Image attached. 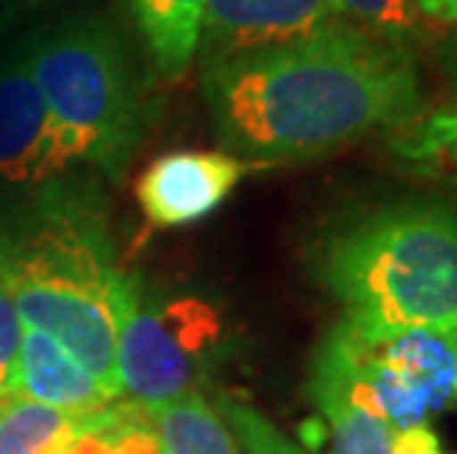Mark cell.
Segmentation results:
<instances>
[{"mask_svg":"<svg viewBox=\"0 0 457 454\" xmlns=\"http://www.w3.org/2000/svg\"><path fill=\"white\" fill-rule=\"evenodd\" d=\"M30 74L77 162L119 180L142 136L139 74L106 18H74L24 47Z\"/></svg>","mask_w":457,"mask_h":454,"instance_id":"obj_4","label":"cell"},{"mask_svg":"<svg viewBox=\"0 0 457 454\" xmlns=\"http://www.w3.org/2000/svg\"><path fill=\"white\" fill-rule=\"evenodd\" d=\"M393 454H443V446L431 425H411L393 431Z\"/></svg>","mask_w":457,"mask_h":454,"instance_id":"obj_20","label":"cell"},{"mask_svg":"<svg viewBox=\"0 0 457 454\" xmlns=\"http://www.w3.org/2000/svg\"><path fill=\"white\" fill-rule=\"evenodd\" d=\"M0 272L27 327L51 334L115 401V340L139 280L115 263L106 216L89 192L45 186L21 219H0Z\"/></svg>","mask_w":457,"mask_h":454,"instance_id":"obj_2","label":"cell"},{"mask_svg":"<svg viewBox=\"0 0 457 454\" xmlns=\"http://www.w3.org/2000/svg\"><path fill=\"white\" fill-rule=\"evenodd\" d=\"M339 21L330 0H207L198 54L210 65L298 42Z\"/></svg>","mask_w":457,"mask_h":454,"instance_id":"obj_9","label":"cell"},{"mask_svg":"<svg viewBox=\"0 0 457 454\" xmlns=\"http://www.w3.org/2000/svg\"><path fill=\"white\" fill-rule=\"evenodd\" d=\"M54 454H160L151 413L136 401H115L86 417L74 437Z\"/></svg>","mask_w":457,"mask_h":454,"instance_id":"obj_14","label":"cell"},{"mask_svg":"<svg viewBox=\"0 0 457 454\" xmlns=\"http://www.w3.org/2000/svg\"><path fill=\"white\" fill-rule=\"evenodd\" d=\"M221 343V316L195 295L133 304L115 340V372L121 395L145 410L195 390L204 366Z\"/></svg>","mask_w":457,"mask_h":454,"instance_id":"obj_6","label":"cell"},{"mask_svg":"<svg viewBox=\"0 0 457 454\" xmlns=\"http://www.w3.org/2000/svg\"><path fill=\"white\" fill-rule=\"evenodd\" d=\"M148 413L160 454H245L219 408L198 390Z\"/></svg>","mask_w":457,"mask_h":454,"instance_id":"obj_12","label":"cell"},{"mask_svg":"<svg viewBox=\"0 0 457 454\" xmlns=\"http://www.w3.org/2000/svg\"><path fill=\"white\" fill-rule=\"evenodd\" d=\"M6 395L47 404L80 419L95 417L115 401L71 351L36 327H27L21 334Z\"/></svg>","mask_w":457,"mask_h":454,"instance_id":"obj_10","label":"cell"},{"mask_svg":"<svg viewBox=\"0 0 457 454\" xmlns=\"http://www.w3.org/2000/svg\"><path fill=\"white\" fill-rule=\"evenodd\" d=\"M201 89L219 144L248 166L328 157L425 110L413 51L348 21L204 65Z\"/></svg>","mask_w":457,"mask_h":454,"instance_id":"obj_1","label":"cell"},{"mask_svg":"<svg viewBox=\"0 0 457 454\" xmlns=\"http://www.w3.org/2000/svg\"><path fill=\"white\" fill-rule=\"evenodd\" d=\"M319 413L328 425V454H393V428L384 419L348 404Z\"/></svg>","mask_w":457,"mask_h":454,"instance_id":"obj_17","label":"cell"},{"mask_svg":"<svg viewBox=\"0 0 457 454\" xmlns=\"http://www.w3.org/2000/svg\"><path fill=\"white\" fill-rule=\"evenodd\" d=\"M248 169L228 151H171L148 162L136 201L154 227H187L225 204Z\"/></svg>","mask_w":457,"mask_h":454,"instance_id":"obj_8","label":"cell"},{"mask_svg":"<svg viewBox=\"0 0 457 454\" xmlns=\"http://www.w3.org/2000/svg\"><path fill=\"white\" fill-rule=\"evenodd\" d=\"M428 27H457V0H413Z\"/></svg>","mask_w":457,"mask_h":454,"instance_id":"obj_21","label":"cell"},{"mask_svg":"<svg viewBox=\"0 0 457 454\" xmlns=\"http://www.w3.org/2000/svg\"><path fill=\"white\" fill-rule=\"evenodd\" d=\"M343 21L372 33L384 42L413 51V42L428 38V21L413 0H330Z\"/></svg>","mask_w":457,"mask_h":454,"instance_id":"obj_16","label":"cell"},{"mask_svg":"<svg viewBox=\"0 0 457 454\" xmlns=\"http://www.w3.org/2000/svg\"><path fill=\"white\" fill-rule=\"evenodd\" d=\"M18 343H21V318H18L15 301L9 295V286L0 272V399L6 395L9 375H12Z\"/></svg>","mask_w":457,"mask_h":454,"instance_id":"obj_19","label":"cell"},{"mask_svg":"<svg viewBox=\"0 0 457 454\" xmlns=\"http://www.w3.org/2000/svg\"><path fill=\"white\" fill-rule=\"evenodd\" d=\"M307 392L319 410L348 404L393 431L431 425L457 408V327L366 331L343 318L310 360Z\"/></svg>","mask_w":457,"mask_h":454,"instance_id":"obj_5","label":"cell"},{"mask_svg":"<svg viewBox=\"0 0 457 454\" xmlns=\"http://www.w3.org/2000/svg\"><path fill=\"white\" fill-rule=\"evenodd\" d=\"M316 277L366 331L457 327V204L407 198L337 227Z\"/></svg>","mask_w":457,"mask_h":454,"instance_id":"obj_3","label":"cell"},{"mask_svg":"<svg viewBox=\"0 0 457 454\" xmlns=\"http://www.w3.org/2000/svg\"><path fill=\"white\" fill-rule=\"evenodd\" d=\"M80 422V417L47 404L4 395L0 399V454H54L74 437Z\"/></svg>","mask_w":457,"mask_h":454,"instance_id":"obj_15","label":"cell"},{"mask_svg":"<svg viewBox=\"0 0 457 454\" xmlns=\"http://www.w3.org/2000/svg\"><path fill=\"white\" fill-rule=\"evenodd\" d=\"M390 151L411 175L457 186V103L425 106L390 133Z\"/></svg>","mask_w":457,"mask_h":454,"instance_id":"obj_13","label":"cell"},{"mask_svg":"<svg viewBox=\"0 0 457 454\" xmlns=\"http://www.w3.org/2000/svg\"><path fill=\"white\" fill-rule=\"evenodd\" d=\"M443 65H445V77H449V86H452L454 103H457V27H452V30H449V38H445Z\"/></svg>","mask_w":457,"mask_h":454,"instance_id":"obj_22","label":"cell"},{"mask_svg":"<svg viewBox=\"0 0 457 454\" xmlns=\"http://www.w3.org/2000/svg\"><path fill=\"white\" fill-rule=\"evenodd\" d=\"M74 153L30 74L24 47L0 62V183L51 186L68 175Z\"/></svg>","mask_w":457,"mask_h":454,"instance_id":"obj_7","label":"cell"},{"mask_svg":"<svg viewBox=\"0 0 457 454\" xmlns=\"http://www.w3.org/2000/svg\"><path fill=\"white\" fill-rule=\"evenodd\" d=\"M148 56L165 80H180L198 56L207 0H130Z\"/></svg>","mask_w":457,"mask_h":454,"instance_id":"obj_11","label":"cell"},{"mask_svg":"<svg viewBox=\"0 0 457 454\" xmlns=\"http://www.w3.org/2000/svg\"><path fill=\"white\" fill-rule=\"evenodd\" d=\"M216 408L230 425L233 437L239 440L245 454H313L284 437L257 408H251L248 401L237 399V395H219Z\"/></svg>","mask_w":457,"mask_h":454,"instance_id":"obj_18","label":"cell"}]
</instances>
